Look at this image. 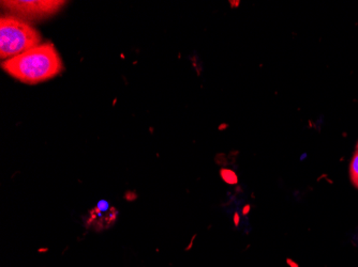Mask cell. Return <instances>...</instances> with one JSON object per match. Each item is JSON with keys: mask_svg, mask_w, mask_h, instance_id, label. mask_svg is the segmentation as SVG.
<instances>
[{"mask_svg": "<svg viewBox=\"0 0 358 267\" xmlns=\"http://www.w3.org/2000/svg\"><path fill=\"white\" fill-rule=\"evenodd\" d=\"M1 68L12 77L28 85L52 79L64 71L62 58L52 43L40 44L10 58L1 63Z\"/></svg>", "mask_w": 358, "mask_h": 267, "instance_id": "obj_1", "label": "cell"}, {"mask_svg": "<svg viewBox=\"0 0 358 267\" xmlns=\"http://www.w3.org/2000/svg\"><path fill=\"white\" fill-rule=\"evenodd\" d=\"M41 42V35L27 22L14 15H6L0 20V57L10 59L21 55Z\"/></svg>", "mask_w": 358, "mask_h": 267, "instance_id": "obj_2", "label": "cell"}, {"mask_svg": "<svg viewBox=\"0 0 358 267\" xmlns=\"http://www.w3.org/2000/svg\"><path fill=\"white\" fill-rule=\"evenodd\" d=\"M66 1L58 0H15L1 1V6L19 19L40 21L57 13Z\"/></svg>", "mask_w": 358, "mask_h": 267, "instance_id": "obj_3", "label": "cell"}, {"mask_svg": "<svg viewBox=\"0 0 358 267\" xmlns=\"http://www.w3.org/2000/svg\"><path fill=\"white\" fill-rule=\"evenodd\" d=\"M118 220L117 208H110L108 211H101L98 206L92 208L85 217V227L94 229L96 232L112 228Z\"/></svg>", "mask_w": 358, "mask_h": 267, "instance_id": "obj_4", "label": "cell"}, {"mask_svg": "<svg viewBox=\"0 0 358 267\" xmlns=\"http://www.w3.org/2000/svg\"><path fill=\"white\" fill-rule=\"evenodd\" d=\"M350 178L352 184L358 190V148L352 158L350 164Z\"/></svg>", "mask_w": 358, "mask_h": 267, "instance_id": "obj_5", "label": "cell"}, {"mask_svg": "<svg viewBox=\"0 0 358 267\" xmlns=\"http://www.w3.org/2000/svg\"><path fill=\"white\" fill-rule=\"evenodd\" d=\"M126 199H128L129 201H134V199H136V194H131V192H128L126 194Z\"/></svg>", "mask_w": 358, "mask_h": 267, "instance_id": "obj_6", "label": "cell"}, {"mask_svg": "<svg viewBox=\"0 0 358 267\" xmlns=\"http://www.w3.org/2000/svg\"><path fill=\"white\" fill-rule=\"evenodd\" d=\"M48 250H50L48 248H39L38 249V252H39V254H46Z\"/></svg>", "mask_w": 358, "mask_h": 267, "instance_id": "obj_7", "label": "cell"}, {"mask_svg": "<svg viewBox=\"0 0 358 267\" xmlns=\"http://www.w3.org/2000/svg\"><path fill=\"white\" fill-rule=\"evenodd\" d=\"M357 148H358V144H357Z\"/></svg>", "mask_w": 358, "mask_h": 267, "instance_id": "obj_8", "label": "cell"}]
</instances>
